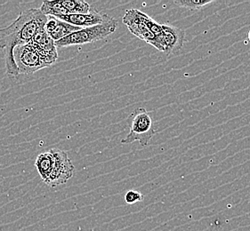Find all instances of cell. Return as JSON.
I'll return each instance as SVG.
<instances>
[{
    "mask_svg": "<svg viewBox=\"0 0 250 231\" xmlns=\"http://www.w3.org/2000/svg\"><path fill=\"white\" fill-rule=\"evenodd\" d=\"M46 21L47 16L40 8H31L21 12L10 25L0 29V49L4 51L6 73L9 77L19 75L14 58L15 48L30 43L40 30H44Z\"/></svg>",
    "mask_w": 250,
    "mask_h": 231,
    "instance_id": "6da1fadb",
    "label": "cell"
},
{
    "mask_svg": "<svg viewBox=\"0 0 250 231\" xmlns=\"http://www.w3.org/2000/svg\"><path fill=\"white\" fill-rule=\"evenodd\" d=\"M14 58L19 74H32L36 71L55 64L58 58L57 51L48 52L30 42L17 46L14 51Z\"/></svg>",
    "mask_w": 250,
    "mask_h": 231,
    "instance_id": "7a4b0ae2",
    "label": "cell"
},
{
    "mask_svg": "<svg viewBox=\"0 0 250 231\" xmlns=\"http://www.w3.org/2000/svg\"><path fill=\"white\" fill-rule=\"evenodd\" d=\"M128 123L130 130L128 135L121 140V143L128 144L139 141L142 147L149 145L157 133L150 113L145 108H137L129 116Z\"/></svg>",
    "mask_w": 250,
    "mask_h": 231,
    "instance_id": "3957f363",
    "label": "cell"
},
{
    "mask_svg": "<svg viewBox=\"0 0 250 231\" xmlns=\"http://www.w3.org/2000/svg\"><path fill=\"white\" fill-rule=\"evenodd\" d=\"M117 27L118 21L112 18L111 20L103 24L88 28H82L74 33L67 36L64 38L55 42V46L57 48L70 45H85L88 43L97 42L104 39L108 36L114 33Z\"/></svg>",
    "mask_w": 250,
    "mask_h": 231,
    "instance_id": "277c9868",
    "label": "cell"
},
{
    "mask_svg": "<svg viewBox=\"0 0 250 231\" xmlns=\"http://www.w3.org/2000/svg\"><path fill=\"white\" fill-rule=\"evenodd\" d=\"M50 151L54 156V168L45 183L50 187L65 184L74 174L75 166L66 151L58 149H52Z\"/></svg>",
    "mask_w": 250,
    "mask_h": 231,
    "instance_id": "5b68a950",
    "label": "cell"
},
{
    "mask_svg": "<svg viewBox=\"0 0 250 231\" xmlns=\"http://www.w3.org/2000/svg\"><path fill=\"white\" fill-rule=\"evenodd\" d=\"M124 24L127 26L128 30L135 37L139 38L142 40L147 42L156 47L160 52H164V48L160 45L159 40L156 38L155 36L150 32L149 29L146 27L145 22L142 20L140 15V11L137 9H130L125 12L123 17Z\"/></svg>",
    "mask_w": 250,
    "mask_h": 231,
    "instance_id": "8992f818",
    "label": "cell"
},
{
    "mask_svg": "<svg viewBox=\"0 0 250 231\" xmlns=\"http://www.w3.org/2000/svg\"><path fill=\"white\" fill-rule=\"evenodd\" d=\"M162 26V34L159 38L160 45L164 48L167 56L175 55L182 49L185 42V30L175 26L164 24Z\"/></svg>",
    "mask_w": 250,
    "mask_h": 231,
    "instance_id": "52a82bcc",
    "label": "cell"
},
{
    "mask_svg": "<svg viewBox=\"0 0 250 231\" xmlns=\"http://www.w3.org/2000/svg\"><path fill=\"white\" fill-rule=\"evenodd\" d=\"M55 18L80 28H88V27L99 25V24L105 23L112 19V17H110L108 15L100 14L95 11H92L88 14H73V15L68 14V15H59Z\"/></svg>",
    "mask_w": 250,
    "mask_h": 231,
    "instance_id": "ba28073f",
    "label": "cell"
},
{
    "mask_svg": "<svg viewBox=\"0 0 250 231\" xmlns=\"http://www.w3.org/2000/svg\"><path fill=\"white\" fill-rule=\"evenodd\" d=\"M80 29L82 28L69 24L54 16H47V21L44 27L45 32L50 36L51 38L55 42L64 38L67 36L74 33Z\"/></svg>",
    "mask_w": 250,
    "mask_h": 231,
    "instance_id": "9c48e42d",
    "label": "cell"
},
{
    "mask_svg": "<svg viewBox=\"0 0 250 231\" xmlns=\"http://www.w3.org/2000/svg\"><path fill=\"white\" fill-rule=\"evenodd\" d=\"M35 166L42 181L45 182L54 168V156L51 151L40 154L36 159Z\"/></svg>",
    "mask_w": 250,
    "mask_h": 231,
    "instance_id": "30bf717a",
    "label": "cell"
},
{
    "mask_svg": "<svg viewBox=\"0 0 250 231\" xmlns=\"http://www.w3.org/2000/svg\"><path fill=\"white\" fill-rule=\"evenodd\" d=\"M61 4L67 12L70 14H88L92 12L91 6L87 2L82 0H60Z\"/></svg>",
    "mask_w": 250,
    "mask_h": 231,
    "instance_id": "8fae6325",
    "label": "cell"
},
{
    "mask_svg": "<svg viewBox=\"0 0 250 231\" xmlns=\"http://www.w3.org/2000/svg\"><path fill=\"white\" fill-rule=\"evenodd\" d=\"M40 10L45 16L57 17L59 15H67V12L61 4L60 0H53V1L45 0L42 5L40 6Z\"/></svg>",
    "mask_w": 250,
    "mask_h": 231,
    "instance_id": "7c38bea8",
    "label": "cell"
},
{
    "mask_svg": "<svg viewBox=\"0 0 250 231\" xmlns=\"http://www.w3.org/2000/svg\"><path fill=\"white\" fill-rule=\"evenodd\" d=\"M30 42H32L34 45L40 47L42 50L48 51V52L57 51L55 41L51 38L50 36L45 32V30H40Z\"/></svg>",
    "mask_w": 250,
    "mask_h": 231,
    "instance_id": "4fadbf2b",
    "label": "cell"
},
{
    "mask_svg": "<svg viewBox=\"0 0 250 231\" xmlns=\"http://www.w3.org/2000/svg\"><path fill=\"white\" fill-rule=\"evenodd\" d=\"M215 0H178L175 1V5L190 11L201 10L205 5L214 3Z\"/></svg>",
    "mask_w": 250,
    "mask_h": 231,
    "instance_id": "5bb4252c",
    "label": "cell"
},
{
    "mask_svg": "<svg viewBox=\"0 0 250 231\" xmlns=\"http://www.w3.org/2000/svg\"><path fill=\"white\" fill-rule=\"evenodd\" d=\"M145 196L139 191H128L125 195V203L128 205H134L135 203L142 202Z\"/></svg>",
    "mask_w": 250,
    "mask_h": 231,
    "instance_id": "9a60e30c",
    "label": "cell"
},
{
    "mask_svg": "<svg viewBox=\"0 0 250 231\" xmlns=\"http://www.w3.org/2000/svg\"><path fill=\"white\" fill-rule=\"evenodd\" d=\"M248 38H249V40H250V30L248 32Z\"/></svg>",
    "mask_w": 250,
    "mask_h": 231,
    "instance_id": "2e32d148",
    "label": "cell"
}]
</instances>
